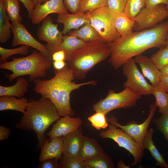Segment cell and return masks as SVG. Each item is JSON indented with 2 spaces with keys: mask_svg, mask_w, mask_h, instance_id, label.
Masks as SVG:
<instances>
[{
  "mask_svg": "<svg viewBox=\"0 0 168 168\" xmlns=\"http://www.w3.org/2000/svg\"><path fill=\"white\" fill-rule=\"evenodd\" d=\"M168 31V21L165 22L107 44L110 52L109 63L116 69L149 49L165 47Z\"/></svg>",
  "mask_w": 168,
  "mask_h": 168,
  "instance_id": "6da1fadb",
  "label": "cell"
},
{
  "mask_svg": "<svg viewBox=\"0 0 168 168\" xmlns=\"http://www.w3.org/2000/svg\"><path fill=\"white\" fill-rule=\"evenodd\" d=\"M55 76L49 79H37L33 82L34 91L49 99L55 106L60 116L74 115L71 107L70 95L73 91L81 86L96 85L97 82L91 80L80 83L74 81L75 77L67 64L63 69L54 70Z\"/></svg>",
  "mask_w": 168,
  "mask_h": 168,
  "instance_id": "7a4b0ae2",
  "label": "cell"
},
{
  "mask_svg": "<svg viewBox=\"0 0 168 168\" xmlns=\"http://www.w3.org/2000/svg\"><path fill=\"white\" fill-rule=\"evenodd\" d=\"M61 118L53 103L41 96L38 100H29L26 111L16 127L21 130L34 131L38 140L37 148L41 149L49 140L45 135L46 130Z\"/></svg>",
  "mask_w": 168,
  "mask_h": 168,
  "instance_id": "3957f363",
  "label": "cell"
},
{
  "mask_svg": "<svg viewBox=\"0 0 168 168\" xmlns=\"http://www.w3.org/2000/svg\"><path fill=\"white\" fill-rule=\"evenodd\" d=\"M110 54L107 44L100 40L86 42L81 48L73 53L67 61L75 77L85 79L88 72Z\"/></svg>",
  "mask_w": 168,
  "mask_h": 168,
  "instance_id": "277c9868",
  "label": "cell"
},
{
  "mask_svg": "<svg viewBox=\"0 0 168 168\" xmlns=\"http://www.w3.org/2000/svg\"><path fill=\"white\" fill-rule=\"evenodd\" d=\"M12 60L0 63V68L12 72L7 74L9 82L15 79L25 75H29V81H34L44 78L47 72L51 67L52 61L40 52L34 50L30 55L22 58H13Z\"/></svg>",
  "mask_w": 168,
  "mask_h": 168,
  "instance_id": "5b68a950",
  "label": "cell"
},
{
  "mask_svg": "<svg viewBox=\"0 0 168 168\" xmlns=\"http://www.w3.org/2000/svg\"><path fill=\"white\" fill-rule=\"evenodd\" d=\"M86 13L91 24L99 34L101 41L108 44L121 37L115 27L116 14L107 7Z\"/></svg>",
  "mask_w": 168,
  "mask_h": 168,
  "instance_id": "8992f818",
  "label": "cell"
},
{
  "mask_svg": "<svg viewBox=\"0 0 168 168\" xmlns=\"http://www.w3.org/2000/svg\"><path fill=\"white\" fill-rule=\"evenodd\" d=\"M141 98V96L136 94L127 87L118 93L110 90L106 97L94 104L93 108L96 112H101L106 115L115 109L134 107L137 101Z\"/></svg>",
  "mask_w": 168,
  "mask_h": 168,
  "instance_id": "52a82bcc",
  "label": "cell"
},
{
  "mask_svg": "<svg viewBox=\"0 0 168 168\" xmlns=\"http://www.w3.org/2000/svg\"><path fill=\"white\" fill-rule=\"evenodd\" d=\"M108 127L107 130L100 133V137L113 140L119 147L124 148L129 152L134 158L132 165L136 166L140 163L145 150L143 146L137 142L123 130L117 128L116 125L111 124Z\"/></svg>",
  "mask_w": 168,
  "mask_h": 168,
  "instance_id": "ba28073f",
  "label": "cell"
},
{
  "mask_svg": "<svg viewBox=\"0 0 168 168\" xmlns=\"http://www.w3.org/2000/svg\"><path fill=\"white\" fill-rule=\"evenodd\" d=\"M136 64L132 58L123 65V73L127 78L124 83V86L139 96L150 95L153 86L146 81Z\"/></svg>",
  "mask_w": 168,
  "mask_h": 168,
  "instance_id": "9c48e42d",
  "label": "cell"
},
{
  "mask_svg": "<svg viewBox=\"0 0 168 168\" xmlns=\"http://www.w3.org/2000/svg\"><path fill=\"white\" fill-rule=\"evenodd\" d=\"M167 17V6L160 4L152 8L145 6L134 18L133 30L138 31L152 28Z\"/></svg>",
  "mask_w": 168,
  "mask_h": 168,
  "instance_id": "30bf717a",
  "label": "cell"
},
{
  "mask_svg": "<svg viewBox=\"0 0 168 168\" xmlns=\"http://www.w3.org/2000/svg\"><path fill=\"white\" fill-rule=\"evenodd\" d=\"M58 24L54 23L52 18L48 16L42 21L37 30L39 40L47 42L46 46L51 58L54 53L59 50L63 41V34L58 30Z\"/></svg>",
  "mask_w": 168,
  "mask_h": 168,
  "instance_id": "8fae6325",
  "label": "cell"
},
{
  "mask_svg": "<svg viewBox=\"0 0 168 168\" xmlns=\"http://www.w3.org/2000/svg\"><path fill=\"white\" fill-rule=\"evenodd\" d=\"M150 110L148 115L144 122L138 124L134 121L128 122L125 125H122L118 122L117 117L112 116L108 120L110 123L123 130L130 136L135 141L143 146V141L149 124L152 119L156 109L155 103L150 106Z\"/></svg>",
  "mask_w": 168,
  "mask_h": 168,
  "instance_id": "7c38bea8",
  "label": "cell"
},
{
  "mask_svg": "<svg viewBox=\"0 0 168 168\" xmlns=\"http://www.w3.org/2000/svg\"><path fill=\"white\" fill-rule=\"evenodd\" d=\"M11 29L13 35L12 43V47L21 45H27L37 49L52 61L51 57L46 46L36 40L21 22L12 23Z\"/></svg>",
  "mask_w": 168,
  "mask_h": 168,
  "instance_id": "4fadbf2b",
  "label": "cell"
},
{
  "mask_svg": "<svg viewBox=\"0 0 168 168\" xmlns=\"http://www.w3.org/2000/svg\"><path fill=\"white\" fill-rule=\"evenodd\" d=\"M67 13V9L64 5V0H48L36 7L29 19L33 24L38 25L49 14Z\"/></svg>",
  "mask_w": 168,
  "mask_h": 168,
  "instance_id": "5bb4252c",
  "label": "cell"
},
{
  "mask_svg": "<svg viewBox=\"0 0 168 168\" xmlns=\"http://www.w3.org/2000/svg\"><path fill=\"white\" fill-rule=\"evenodd\" d=\"M79 118H73L67 116L61 117L53 126L51 130L46 133L49 137V140L53 138L68 134L77 130L82 124Z\"/></svg>",
  "mask_w": 168,
  "mask_h": 168,
  "instance_id": "9a60e30c",
  "label": "cell"
},
{
  "mask_svg": "<svg viewBox=\"0 0 168 168\" xmlns=\"http://www.w3.org/2000/svg\"><path fill=\"white\" fill-rule=\"evenodd\" d=\"M56 21L58 24L63 25L61 32L64 35L72 30L78 29L85 24L90 22L86 13L79 12L74 14L67 13L58 14Z\"/></svg>",
  "mask_w": 168,
  "mask_h": 168,
  "instance_id": "2e32d148",
  "label": "cell"
},
{
  "mask_svg": "<svg viewBox=\"0 0 168 168\" xmlns=\"http://www.w3.org/2000/svg\"><path fill=\"white\" fill-rule=\"evenodd\" d=\"M135 62L139 65L144 76L147 78L153 86L158 85L161 73L151 58L140 54L134 58Z\"/></svg>",
  "mask_w": 168,
  "mask_h": 168,
  "instance_id": "e0dca14e",
  "label": "cell"
},
{
  "mask_svg": "<svg viewBox=\"0 0 168 168\" xmlns=\"http://www.w3.org/2000/svg\"><path fill=\"white\" fill-rule=\"evenodd\" d=\"M80 127L74 132L63 136V155L79 156L84 137Z\"/></svg>",
  "mask_w": 168,
  "mask_h": 168,
  "instance_id": "ac0fdd59",
  "label": "cell"
},
{
  "mask_svg": "<svg viewBox=\"0 0 168 168\" xmlns=\"http://www.w3.org/2000/svg\"><path fill=\"white\" fill-rule=\"evenodd\" d=\"M47 141L42 147L39 160L41 162L50 158L60 159L63 155V136L54 138L50 142Z\"/></svg>",
  "mask_w": 168,
  "mask_h": 168,
  "instance_id": "d6986e66",
  "label": "cell"
},
{
  "mask_svg": "<svg viewBox=\"0 0 168 168\" xmlns=\"http://www.w3.org/2000/svg\"><path fill=\"white\" fill-rule=\"evenodd\" d=\"M104 153L102 148L95 139L84 136L79 155L82 160L85 161Z\"/></svg>",
  "mask_w": 168,
  "mask_h": 168,
  "instance_id": "ffe728a7",
  "label": "cell"
},
{
  "mask_svg": "<svg viewBox=\"0 0 168 168\" xmlns=\"http://www.w3.org/2000/svg\"><path fill=\"white\" fill-rule=\"evenodd\" d=\"M29 84L27 80L23 77H17L16 83L10 86H0V96H10L21 98L28 91Z\"/></svg>",
  "mask_w": 168,
  "mask_h": 168,
  "instance_id": "44dd1931",
  "label": "cell"
},
{
  "mask_svg": "<svg viewBox=\"0 0 168 168\" xmlns=\"http://www.w3.org/2000/svg\"><path fill=\"white\" fill-rule=\"evenodd\" d=\"M10 96H0V110H11L24 114L26 110L29 100L25 97L17 99Z\"/></svg>",
  "mask_w": 168,
  "mask_h": 168,
  "instance_id": "7402d4cb",
  "label": "cell"
},
{
  "mask_svg": "<svg viewBox=\"0 0 168 168\" xmlns=\"http://www.w3.org/2000/svg\"><path fill=\"white\" fill-rule=\"evenodd\" d=\"M154 133L152 128H150L147 131L144 139L143 146L145 149H147L150 152L152 157L155 160L157 165L162 168H167L168 164L153 143L152 137Z\"/></svg>",
  "mask_w": 168,
  "mask_h": 168,
  "instance_id": "603a6c76",
  "label": "cell"
},
{
  "mask_svg": "<svg viewBox=\"0 0 168 168\" xmlns=\"http://www.w3.org/2000/svg\"><path fill=\"white\" fill-rule=\"evenodd\" d=\"M116 29L120 35L123 37L132 34L134 26V21L130 18L124 12L116 14Z\"/></svg>",
  "mask_w": 168,
  "mask_h": 168,
  "instance_id": "cb8c5ba5",
  "label": "cell"
},
{
  "mask_svg": "<svg viewBox=\"0 0 168 168\" xmlns=\"http://www.w3.org/2000/svg\"><path fill=\"white\" fill-rule=\"evenodd\" d=\"M69 35L86 42L100 40V35L90 22L87 23L78 29L70 31Z\"/></svg>",
  "mask_w": 168,
  "mask_h": 168,
  "instance_id": "d4e9b609",
  "label": "cell"
},
{
  "mask_svg": "<svg viewBox=\"0 0 168 168\" xmlns=\"http://www.w3.org/2000/svg\"><path fill=\"white\" fill-rule=\"evenodd\" d=\"M82 40L71 35H64L60 46L59 50L64 51L67 60L70 56L74 52L82 47L85 44Z\"/></svg>",
  "mask_w": 168,
  "mask_h": 168,
  "instance_id": "484cf974",
  "label": "cell"
},
{
  "mask_svg": "<svg viewBox=\"0 0 168 168\" xmlns=\"http://www.w3.org/2000/svg\"><path fill=\"white\" fill-rule=\"evenodd\" d=\"M7 13L3 0H0V42L6 43L11 37V24Z\"/></svg>",
  "mask_w": 168,
  "mask_h": 168,
  "instance_id": "4316f807",
  "label": "cell"
},
{
  "mask_svg": "<svg viewBox=\"0 0 168 168\" xmlns=\"http://www.w3.org/2000/svg\"><path fill=\"white\" fill-rule=\"evenodd\" d=\"M151 94L156 99L155 103L161 114H168V93L159 85L153 86Z\"/></svg>",
  "mask_w": 168,
  "mask_h": 168,
  "instance_id": "83f0119b",
  "label": "cell"
},
{
  "mask_svg": "<svg viewBox=\"0 0 168 168\" xmlns=\"http://www.w3.org/2000/svg\"><path fill=\"white\" fill-rule=\"evenodd\" d=\"M85 168H113L114 164L106 154H103L84 161Z\"/></svg>",
  "mask_w": 168,
  "mask_h": 168,
  "instance_id": "f1b7e54d",
  "label": "cell"
},
{
  "mask_svg": "<svg viewBox=\"0 0 168 168\" xmlns=\"http://www.w3.org/2000/svg\"><path fill=\"white\" fill-rule=\"evenodd\" d=\"M5 9L9 20L12 23L21 22L20 7L18 0H3Z\"/></svg>",
  "mask_w": 168,
  "mask_h": 168,
  "instance_id": "f546056e",
  "label": "cell"
},
{
  "mask_svg": "<svg viewBox=\"0 0 168 168\" xmlns=\"http://www.w3.org/2000/svg\"><path fill=\"white\" fill-rule=\"evenodd\" d=\"M146 0H128L124 12L134 20L141 10L146 5Z\"/></svg>",
  "mask_w": 168,
  "mask_h": 168,
  "instance_id": "4dcf8cb0",
  "label": "cell"
},
{
  "mask_svg": "<svg viewBox=\"0 0 168 168\" xmlns=\"http://www.w3.org/2000/svg\"><path fill=\"white\" fill-rule=\"evenodd\" d=\"M29 46L26 45L14 49H6L0 47V63L7 62L8 58L12 55L20 54L26 55L29 52Z\"/></svg>",
  "mask_w": 168,
  "mask_h": 168,
  "instance_id": "1f68e13d",
  "label": "cell"
},
{
  "mask_svg": "<svg viewBox=\"0 0 168 168\" xmlns=\"http://www.w3.org/2000/svg\"><path fill=\"white\" fill-rule=\"evenodd\" d=\"M59 163L60 168H85L84 161L79 156L62 155Z\"/></svg>",
  "mask_w": 168,
  "mask_h": 168,
  "instance_id": "d6a6232c",
  "label": "cell"
},
{
  "mask_svg": "<svg viewBox=\"0 0 168 168\" xmlns=\"http://www.w3.org/2000/svg\"><path fill=\"white\" fill-rule=\"evenodd\" d=\"M151 58L160 70L168 65V46L160 49L152 56Z\"/></svg>",
  "mask_w": 168,
  "mask_h": 168,
  "instance_id": "836d02e7",
  "label": "cell"
},
{
  "mask_svg": "<svg viewBox=\"0 0 168 168\" xmlns=\"http://www.w3.org/2000/svg\"><path fill=\"white\" fill-rule=\"evenodd\" d=\"M107 0H82L79 11L86 13L99 8L107 7Z\"/></svg>",
  "mask_w": 168,
  "mask_h": 168,
  "instance_id": "e575fe53",
  "label": "cell"
},
{
  "mask_svg": "<svg viewBox=\"0 0 168 168\" xmlns=\"http://www.w3.org/2000/svg\"><path fill=\"white\" fill-rule=\"evenodd\" d=\"M105 114L100 112H96L88 117V120L91 124V125L97 130L105 129L108 126L106 121Z\"/></svg>",
  "mask_w": 168,
  "mask_h": 168,
  "instance_id": "d590c367",
  "label": "cell"
},
{
  "mask_svg": "<svg viewBox=\"0 0 168 168\" xmlns=\"http://www.w3.org/2000/svg\"><path fill=\"white\" fill-rule=\"evenodd\" d=\"M153 121L156 128L168 141V114H161L158 118L153 119Z\"/></svg>",
  "mask_w": 168,
  "mask_h": 168,
  "instance_id": "8d00e7d4",
  "label": "cell"
},
{
  "mask_svg": "<svg viewBox=\"0 0 168 168\" xmlns=\"http://www.w3.org/2000/svg\"><path fill=\"white\" fill-rule=\"evenodd\" d=\"M128 0H107V7L116 14L124 12Z\"/></svg>",
  "mask_w": 168,
  "mask_h": 168,
  "instance_id": "74e56055",
  "label": "cell"
},
{
  "mask_svg": "<svg viewBox=\"0 0 168 168\" xmlns=\"http://www.w3.org/2000/svg\"><path fill=\"white\" fill-rule=\"evenodd\" d=\"M82 0H64V5L67 10L72 13L79 11L80 6Z\"/></svg>",
  "mask_w": 168,
  "mask_h": 168,
  "instance_id": "f35d334b",
  "label": "cell"
},
{
  "mask_svg": "<svg viewBox=\"0 0 168 168\" xmlns=\"http://www.w3.org/2000/svg\"><path fill=\"white\" fill-rule=\"evenodd\" d=\"M58 160L56 158L48 159L40 162L38 167L40 168H59L60 166Z\"/></svg>",
  "mask_w": 168,
  "mask_h": 168,
  "instance_id": "ab89813d",
  "label": "cell"
},
{
  "mask_svg": "<svg viewBox=\"0 0 168 168\" xmlns=\"http://www.w3.org/2000/svg\"><path fill=\"white\" fill-rule=\"evenodd\" d=\"M160 4L168 6V0H146L145 7L152 8Z\"/></svg>",
  "mask_w": 168,
  "mask_h": 168,
  "instance_id": "60d3db41",
  "label": "cell"
},
{
  "mask_svg": "<svg viewBox=\"0 0 168 168\" xmlns=\"http://www.w3.org/2000/svg\"><path fill=\"white\" fill-rule=\"evenodd\" d=\"M24 5L28 13V16L29 18L35 8V6L32 0H18Z\"/></svg>",
  "mask_w": 168,
  "mask_h": 168,
  "instance_id": "b9f144b4",
  "label": "cell"
},
{
  "mask_svg": "<svg viewBox=\"0 0 168 168\" xmlns=\"http://www.w3.org/2000/svg\"><path fill=\"white\" fill-rule=\"evenodd\" d=\"M65 53L63 50H60L55 52L52 55V61L65 60Z\"/></svg>",
  "mask_w": 168,
  "mask_h": 168,
  "instance_id": "7bdbcfd3",
  "label": "cell"
},
{
  "mask_svg": "<svg viewBox=\"0 0 168 168\" xmlns=\"http://www.w3.org/2000/svg\"><path fill=\"white\" fill-rule=\"evenodd\" d=\"M10 129L4 126H0V140L7 139L10 135Z\"/></svg>",
  "mask_w": 168,
  "mask_h": 168,
  "instance_id": "ee69618b",
  "label": "cell"
},
{
  "mask_svg": "<svg viewBox=\"0 0 168 168\" xmlns=\"http://www.w3.org/2000/svg\"><path fill=\"white\" fill-rule=\"evenodd\" d=\"M168 93V77L161 74L158 85Z\"/></svg>",
  "mask_w": 168,
  "mask_h": 168,
  "instance_id": "f6af8a7d",
  "label": "cell"
},
{
  "mask_svg": "<svg viewBox=\"0 0 168 168\" xmlns=\"http://www.w3.org/2000/svg\"><path fill=\"white\" fill-rule=\"evenodd\" d=\"M54 70H59L63 68L67 65L64 60H58L52 62Z\"/></svg>",
  "mask_w": 168,
  "mask_h": 168,
  "instance_id": "bcb514c9",
  "label": "cell"
},
{
  "mask_svg": "<svg viewBox=\"0 0 168 168\" xmlns=\"http://www.w3.org/2000/svg\"><path fill=\"white\" fill-rule=\"evenodd\" d=\"M160 71L162 75L168 77V65L162 68Z\"/></svg>",
  "mask_w": 168,
  "mask_h": 168,
  "instance_id": "7dc6e473",
  "label": "cell"
},
{
  "mask_svg": "<svg viewBox=\"0 0 168 168\" xmlns=\"http://www.w3.org/2000/svg\"><path fill=\"white\" fill-rule=\"evenodd\" d=\"M48 0H32L35 6V8L38 5L44 3Z\"/></svg>",
  "mask_w": 168,
  "mask_h": 168,
  "instance_id": "c3c4849f",
  "label": "cell"
},
{
  "mask_svg": "<svg viewBox=\"0 0 168 168\" xmlns=\"http://www.w3.org/2000/svg\"><path fill=\"white\" fill-rule=\"evenodd\" d=\"M128 166L125 165L123 162L122 160H121L119 161L117 164V167L118 168H128L127 167Z\"/></svg>",
  "mask_w": 168,
  "mask_h": 168,
  "instance_id": "681fc988",
  "label": "cell"
},
{
  "mask_svg": "<svg viewBox=\"0 0 168 168\" xmlns=\"http://www.w3.org/2000/svg\"><path fill=\"white\" fill-rule=\"evenodd\" d=\"M166 46H168V31L167 33L166 40Z\"/></svg>",
  "mask_w": 168,
  "mask_h": 168,
  "instance_id": "f907efd6",
  "label": "cell"
},
{
  "mask_svg": "<svg viewBox=\"0 0 168 168\" xmlns=\"http://www.w3.org/2000/svg\"></svg>",
  "mask_w": 168,
  "mask_h": 168,
  "instance_id": "816d5d0a",
  "label": "cell"
}]
</instances>
